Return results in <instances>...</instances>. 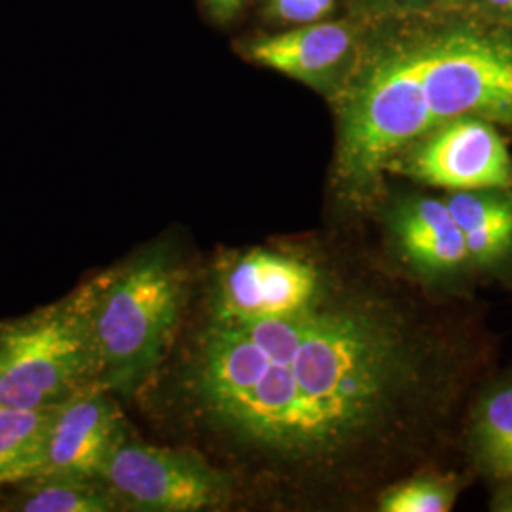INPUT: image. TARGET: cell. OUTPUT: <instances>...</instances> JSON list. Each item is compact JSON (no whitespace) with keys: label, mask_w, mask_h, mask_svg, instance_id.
I'll list each match as a JSON object with an SVG mask.
<instances>
[{"label":"cell","mask_w":512,"mask_h":512,"mask_svg":"<svg viewBox=\"0 0 512 512\" xmlns=\"http://www.w3.org/2000/svg\"><path fill=\"white\" fill-rule=\"evenodd\" d=\"M467 329L403 285L287 317L215 321L190 384L239 439L300 467L372 452L397 480L448 444L478 368Z\"/></svg>","instance_id":"obj_1"},{"label":"cell","mask_w":512,"mask_h":512,"mask_svg":"<svg viewBox=\"0 0 512 512\" xmlns=\"http://www.w3.org/2000/svg\"><path fill=\"white\" fill-rule=\"evenodd\" d=\"M421 71L423 46H397L374 55L340 95L334 184L349 205L376 202L393 158L433 129Z\"/></svg>","instance_id":"obj_2"},{"label":"cell","mask_w":512,"mask_h":512,"mask_svg":"<svg viewBox=\"0 0 512 512\" xmlns=\"http://www.w3.org/2000/svg\"><path fill=\"white\" fill-rule=\"evenodd\" d=\"M103 272L59 302L2 323L0 406L54 408L97 384L93 308Z\"/></svg>","instance_id":"obj_3"},{"label":"cell","mask_w":512,"mask_h":512,"mask_svg":"<svg viewBox=\"0 0 512 512\" xmlns=\"http://www.w3.org/2000/svg\"><path fill=\"white\" fill-rule=\"evenodd\" d=\"M183 274L164 249L103 272L93 308L97 385L131 393L164 355L183 310Z\"/></svg>","instance_id":"obj_4"},{"label":"cell","mask_w":512,"mask_h":512,"mask_svg":"<svg viewBox=\"0 0 512 512\" xmlns=\"http://www.w3.org/2000/svg\"><path fill=\"white\" fill-rule=\"evenodd\" d=\"M421 93L433 128L459 116L512 128V38L459 27L423 44Z\"/></svg>","instance_id":"obj_5"},{"label":"cell","mask_w":512,"mask_h":512,"mask_svg":"<svg viewBox=\"0 0 512 512\" xmlns=\"http://www.w3.org/2000/svg\"><path fill=\"white\" fill-rule=\"evenodd\" d=\"M99 478L118 497L122 509L131 511H211L224 507L230 497L226 475L202 456L126 437L110 452Z\"/></svg>","instance_id":"obj_6"},{"label":"cell","mask_w":512,"mask_h":512,"mask_svg":"<svg viewBox=\"0 0 512 512\" xmlns=\"http://www.w3.org/2000/svg\"><path fill=\"white\" fill-rule=\"evenodd\" d=\"M418 183L450 192L512 190V156L492 122L459 116L403 148L387 167Z\"/></svg>","instance_id":"obj_7"},{"label":"cell","mask_w":512,"mask_h":512,"mask_svg":"<svg viewBox=\"0 0 512 512\" xmlns=\"http://www.w3.org/2000/svg\"><path fill=\"white\" fill-rule=\"evenodd\" d=\"M330 283L304 256L277 249H249L220 264L215 285V321H264L313 306Z\"/></svg>","instance_id":"obj_8"},{"label":"cell","mask_w":512,"mask_h":512,"mask_svg":"<svg viewBox=\"0 0 512 512\" xmlns=\"http://www.w3.org/2000/svg\"><path fill=\"white\" fill-rule=\"evenodd\" d=\"M124 437L118 404L107 389L90 385L52 408L29 480L99 478L110 452Z\"/></svg>","instance_id":"obj_9"},{"label":"cell","mask_w":512,"mask_h":512,"mask_svg":"<svg viewBox=\"0 0 512 512\" xmlns=\"http://www.w3.org/2000/svg\"><path fill=\"white\" fill-rule=\"evenodd\" d=\"M389 217V232L399 255L418 274L448 277L471 264L461 230L444 200L410 198Z\"/></svg>","instance_id":"obj_10"},{"label":"cell","mask_w":512,"mask_h":512,"mask_svg":"<svg viewBox=\"0 0 512 512\" xmlns=\"http://www.w3.org/2000/svg\"><path fill=\"white\" fill-rule=\"evenodd\" d=\"M353 48V29L342 21H313L298 29L258 38L249 59L313 88H325L340 73Z\"/></svg>","instance_id":"obj_11"},{"label":"cell","mask_w":512,"mask_h":512,"mask_svg":"<svg viewBox=\"0 0 512 512\" xmlns=\"http://www.w3.org/2000/svg\"><path fill=\"white\" fill-rule=\"evenodd\" d=\"M475 266H492L512 253V190L450 192L444 198Z\"/></svg>","instance_id":"obj_12"},{"label":"cell","mask_w":512,"mask_h":512,"mask_svg":"<svg viewBox=\"0 0 512 512\" xmlns=\"http://www.w3.org/2000/svg\"><path fill=\"white\" fill-rule=\"evenodd\" d=\"M467 444L484 475L512 486V384L490 389L473 406Z\"/></svg>","instance_id":"obj_13"},{"label":"cell","mask_w":512,"mask_h":512,"mask_svg":"<svg viewBox=\"0 0 512 512\" xmlns=\"http://www.w3.org/2000/svg\"><path fill=\"white\" fill-rule=\"evenodd\" d=\"M8 511L109 512L120 511L118 497L101 478L50 476L21 482Z\"/></svg>","instance_id":"obj_14"},{"label":"cell","mask_w":512,"mask_h":512,"mask_svg":"<svg viewBox=\"0 0 512 512\" xmlns=\"http://www.w3.org/2000/svg\"><path fill=\"white\" fill-rule=\"evenodd\" d=\"M50 414L52 408L21 410L0 406V490L14 488L33 475Z\"/></svg>","instance_id":"obj_15"},{"label":"cell","mask_w":512,"mask_h":512,"mask_svg":"<svg viewBox=\"0 0 512 512\" xmlns=\"http://www.w3.org/2000/svg\"><path fill=\"white\" fill-rule=\"evenodd\" d=\"M456 476L423 473L410 475L389 484L378 495L382 512H448L454 509L459 494Z\"/></svg>","instance_id":"obj_16"},{"label":"cell","mask_w":512,"mask_h":512,"mask_svg":"<svg viewBox=\"0 0 512 512\" xmlns=\"http://www.w3.org/2000/svg\"><path fill=\"white\" fill-rule=\"evenodd\" d=\"M268 8L270 14L283 23L306 25L313 21H321L308 0H268Z\"/></svg>","instance_id":"obj_17"},{"label":"cell","mask_w":512,"mask_h":512,"mask_svg":"<svg viewBox=\"0 0 512 512\" xmlns=\"http://www.w3.org/2000/svg\"><path fill=\"white\" fill-rule=\"evenodd\" d=\"M243 2L245 0H205L209 10L219 19H230L234 14H238Z\"/></svg>","instance_id":"obj_18"},{"label":"cell","mask_w":512,"mask_h":512,"mask_svg":"<svg viewBox=\"0 0 512 512\" xmlns=\"http://www.w3.org/2000/svg\"><path fill=\"white\" fill-rule=\"evenodd\" d=\"M482 4L497 18L512 21V0H482Z\"/></svg>","instance_id":"obj_19"},{"label":"cell","mask_w":512,"mask_h":512,"mask_svg":"<svg viewBox=\"0 0 512 512\" xmlns=\"http://www.w3.org/2000/svg\"><path fill=\"white\" fill-rule=\"evenodd\" d=\"M311 4V8L315 10L317 18L323 19L325 16H329L334 8V0H308Z\"/></svg>","instance_id":"obj_20"},{"label":"cell","mask_w":512,"mask_h":512,"mask_svg":"<svg viewBox=\"0 0 512 512\" xmlns=\"http://www.w3.org/2000/svg\"><path fill=\"white\" fill-rule=\"evenodd\" d=\"M397 2H401L403 6H416V8H420V6H425L429 0H397Z\"/></svg>","instance_id":"obj_21"},{"label":"cell","mask_w":512,"mask_h":512,"mask_svg":"<svg viewBox=\"0 0 512 512\" xmlns=\"http://www.w3.org/2000/svg\"><path fill=\"white\" fill-rule=\"evenodd\" d=\"M0 330H2V323H0Z\"/></svg>","instance_id":"obj_22"}]
</instances>
